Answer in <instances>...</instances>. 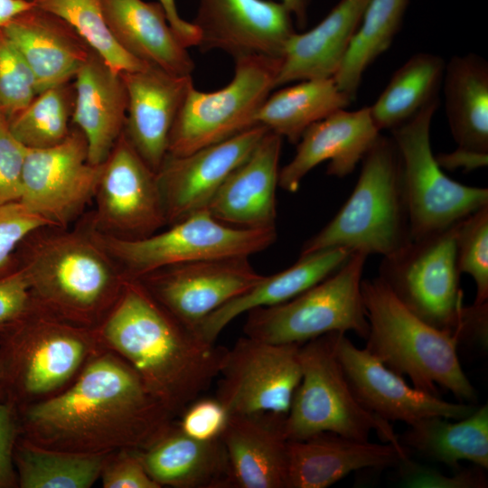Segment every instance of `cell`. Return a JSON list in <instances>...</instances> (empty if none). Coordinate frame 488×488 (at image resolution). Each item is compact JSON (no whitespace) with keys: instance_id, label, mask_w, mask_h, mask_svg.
<instances>
[{"instance_id":"f907efd6","label":"cell","mask_w":488,"mask_h":488,"mask_svg":"<svg viewBox=\"0 0 488 488\" xmlns=\"http://www.w3.org/2000/svg\"><path fill=\"white\" fill-rule=\"evenodd\" d=\"M33 5V2L29 0H0V29Z\"/></svg>"},{"instance_id":"74e56055","label":"cell","mask_w":488,"mask_h":488,"mask_svg":"<svg viewBox=\"0 0 488 488\" xmlns=\"http://www.w3.org/2000/svg\"><path fill=\"white\" fill-rule=\"evenodd\" d=\"M35 6L68 23L112 69L118 72L136 71L148 65L125 52L111 35L100 0H33Z\"/></svg>"},{"instance_id":"9a60e30c","label":"cell","mask_w":488,"mask_h":488,"mask_svg":"<svg viewBox=\"0 0 488 488\" xmlns=\"http://www.w3.org/2000/svg\"><path fill=\"white\" fill-rule=\"evenodd\" d=\"M101 169L89 163L86 138L73 126L56 145L27 148L19 202L51 228L66 229L93 200Z\"/></svg>"},{"instance_id":"8992f818","label":"cell","mask_w":488,"mask_h":488,"mask_svg":"<svg viewBox=\"0 0 488 488\" xmlns=\"http://www.w3.org/2000/svg\"><path fill=\"white\" fill-rule=\"evenodd\" d=\"M102 349L95 329L36 306L0 333L3 401L17 409L60 393Z\"/></svg>"},{"instance_id":"6da1fadb","label":"cell","mask_w":488,"mask_h":488,"mask_svg":"<svg viewBox=\"0 0 488 488\" xmlns=\"http://www.w3.org/2000/svg\"><path fill=\"white\" fill-rule=\"evenodd\" d=\"M16 410L21 437L81 454L144 448L174 418L136 371L105 348L65 389Z\"/></svg>"},{"instance_id":"9c48e42d","label":"cell","mask_w":488,"mask_h":488,"mask_svg":"<svg viewBox=\"0 0 488 488\" xmlns=\"http://www.w3.org/2000/svg\"><path fill=\"white\" fill-rule=\"evenodd\" d=\"M151 236L125 239L95 233L96 240L136 279L160 267L210 259L249 258L277 240L276 227L238 228L224 224L207 210L191 214Z\"/></svg>"},{"instance_id":"cb8c5ba5","label":"cell","mask_w":488,"mask_h":488,"mask_svg":"<svg viewBox=\"0 0 488 488\" xmlns=\"http://www.w3.org/2000/svg\"><path fill=\"white\" fill-rule=\"evenodd\" d=\"M1 30L31 70L38 93L71 81L92 51L63 19L35 5Z\"/></svg>"},{"instance_id":"d4e9b609","label":"cell","mask_w":488,"mask_h":488,"mask_svg":"<svg viewBox=\"0 0 488 488\" xmlns=\"http://www.w3.org/2000/svg\"><path fill=\"white\" fill-rule=\"evenodd\" d=\"M71 125L84 135L90 164L105 162L124 132L127 92L121 72L91 51L73 78Z\"/></svg>"},{"instance_id":"4fadbf2b","label":"cell","mask_w":488,"mask_h":488,"mask_svg":"<svg viewBox=\"0 0 488 488\" xmlns=\"http://www.w3.org/2000/svg\"><path fill=\"white\" fill-rule=\"evenodd\" d=\"M296 343L240 337L228 349L215 397L230 415H287L302 377Z\"/></svg>"},{"instance_id":"e0dca14e","label":"cell","mask_w":488,"mask_h":488,"mask_svg":"<svg viewBox=\"0 0 488 488\" xmlns=\"http://www.w3.org/2000/svg\"><path fill=\"white\" fill-rule=\"evenodd\" d=\"M334 350L344 376L359 403L374 416L408 426L429 417L460 419L476 407L451 402L408 385L365 348H357L343 333H334Z\"/></svg>"},{"instance_id":"836d02e7","label":"cell","mask_w":488,"mask_h":488,"mask_svg":"<svg viewBox=\"0 0 488 488\" xmlns=\"http://www.w3.org/2000/svg\"><path fill=\"white\" fill-rule=\"evenodd\" d=\"M445 68L442 57L428 52L416 53L399 67L369 107L379 131L397 127L437 99Z\"/></svg>"},{"instance_id":"484cf974","label":"cell","mask_w":488,"mask_h":488,"mask_svg":"<svg viewBox=\"0 0 488 488\" xmlns=\"http://www.w3.org/2000/svg\"><path fill=\"white\" fill-rule=\"evenodd\" d=\"M286 416L230 415L221 440L233 487L287 488Z\"/></svg>"},{"instance_id":"5bb4252c","label":"cell","mask_w":488,"mask_h":488,"mask_svg":"<svg viewBox=\"0 0 488 488\" xmlns=\"http://www.w3.org/2000/svg\"><path fill=\"white\" fill-rule=\"evenodd\" d=\"M89 230L117 239L153 235L167 225L157 174L124 132L102 164Z\"/></svg>"},{"instance_id":"277c9868","label":"cell","mask_w":488,"mask_h":488,"mask_svg":"<svg viewBox=\"0 0 488 488\" xmlns=\"http://www.w3.org/2000/svg\"><path fill=\"white\" fill-rule=\"evenodd\" d=\"M361 289L369 324L365 349L372 356L418 389L438 395L441 387L461 402L475 401V389L460 363L456 335L419 319L378 277L362 279Z\"/></svg>"},{"instance_id":"7bdbcfd3","label":"cell","mask_w":488,"mask_h":488,"mask_svg":"<svg viewBox=\"0 0 488 488\" xmlns=\"http://www.w3.org/2000/svg\"><path fill=\"white\" fill-rule=\"evenodd\" d=\"M26 153L27 147L14 136L8 122L0 117V205L20 200Z\"/></svg>"},{"instance_id":"8d00e7d4","label":"cell","mask_w":488,"mask_h":488,"mask_svg":"<svg viewBox=\"0 0 488 488\" xmlns=\"http://www.w3.org/2000/svg\"><path fill=\"white\" fill-rule=\"evenodd\" d=\"M73 108L74 87L69 81L39 92L9 121L8 127L25 147L48 148L70 135Z\"/></svg>"},{"instance_id":"f5cc1de1","label":"cell","mask_w":488,"mask_h":488,"mask_svg":"<svg viewBox=\"0 0 488 488\" xmlns=\"http://www.w3.org/2000/svg\"><path fill=\"white\" fill-rule=\"evenodd\" d=\"M0 401H3V398H2V393H1V389H0Z\"/></svg>"},{"instance_id":"8fae6325","label":"cell","mask_w":488,"mask_h":488,"mask_svg":"<svg viewBox=\"0 0 488 488\" xmlns=\"http://www.w3.org/2000/svg\"><path fill=\"white\" fill-rule=\"evenodd\" d=\"M456 224L382 258L378 277L416 316L460 343L466 305L455 254Z\"/></svg>"},{"instance_id":"52a82bcc","label":"cell","mask_w":488,"mask_h":488,"mask_svg":"<svg viewBox=\"0 0 488 488\" xmlns=\"http://www.w3.org/2000/svg\"><path fill=\"white\" fill-rule=\"evenodd\" d=\"M299 359L302 377L284 424L287 440L332 432L366 441L375 431L385 442L406 448L389 422L355 398L335 353L334 333L302 343Z\"/></svg>"},{"instance_id":"816d5d0a","label":"cell","mask_w":488,"mask_h":488,"mask_svg":"<svg viewBox=\"0 0 488 488\" xmlns=\"http://www.w3.org/2000/svg\"><path fill=\"white\" fill-rule=\"evenodd\" d=\"M281 3L291 13L297 25L300 28L305 27L307 22V13L311 0H281Z\"/></svg>"},{"instance_id":"7dc6e473","label":"cell","mask_w":488,"mask_h":488,"mask_svg":"<svg viewBox=\"0 0 488 488\" xmlns=\"http://www.w3.org/2000/svg\"><path fill=\"white\" fill-rule=\"evenodd\" d=\"M19 435L15 407L0 401V488L18 487L14 450Z\"/></svg>"},{"instance_id":"ac0fdd59","label":"cell","mask_w":488,"mask_h":488,"mask_svg":"<svg viewBox=\"0 0 488 488\" xmlns=\"http://www.w3.org/2000/svg\"><path fill=\"white\" fill-rule=\"evenodd\" d=\"M267 131L254 125L190 154L167 155L156 172L167 225L206 210L227 177L249 156Z\"/></svg>"},{"instance_id":"c3c4849f","label":"cell","mask_w":488,"mask_h":488,"mask_svg":"<svg viewBox=\"0 0 488 488\" xmlns=\"http://www.w3.org/2000/svg\"><path fill=\"white\" fill-rule=\"evenodd\" d=\"M436 161L442 169L449 171L462 170L471 172L488 164V153L459 147L449 153L435 155Z\"/></svg>"},{"instance_id":"f1b7e54d","label":"cell","mask_w":488,"mask_h":488,"mask_svg":"<svg viewBox=\"0 0 488 488\" xmlns=\"http://www.w3.org/2000/svg\"><path fill=\"white\" fill-rule=\"evenodd\" d=\"M369 0H340L307 32L287 40L275 87L311 79L333 78L359 27Z\"/></svg>"},{"instance_id":"e575fe53","label":"cell","mask_w":488,"mask_h":488,"mask_svg":"<svg viewBox=\"0 0 488 488\" xmlns=\"http://www.w3.org/2000/svg\"><path fill=\"white\" fill-rule=\"evenodd\" d=\"M108 454H81L36 446L18 436L14 463L21 488H90Z\"/></svg>"},{"instance_id":"ffe728a7","label":"cell","mask_w":488,"mask_h":488,"mask_svg":"<svg viewBox=\"0 0 488 488\" xmlns=\"http://www.w3.org/2000/svg\"><path fill=\"white\" fill-rule=\"evenodd\" d=\"M127 92V138L157 172L168 154L172 127L183 102L193 85L192 75L181 76L148 66L121 72Z\"/></svg>"},{"instance_id":"60d3db41","label":"cell","mask_w":488,"mask_h":488,"mask_svg":"<svg viewBox=\"0 0 488 488\" xmlns=\"http://www.w3.org/2000/svg\"><path fill=\"white\" fill-rule=\"evenodd\" d=\"M51 228L19 201L0 205V277L17 268V250L33 233Z\"/></svg>"},{"instance_id":"3957f363","label":"cell","mask_w":488,"mask_h":488,"mask_svg":"<svg viewBox=\"0 0 488 488\" xmlns=\"http://www.w3.org/2000/svg\"><path fill=\"white\" fill-rule=\"evenodd\" d=\"M56 230L29 236L18 248L17 267L23 270L40 310L96 329L128 278L89 230Z\"/></svg>"},{"instance_id":"1f68e13d","label":"cell","mask_w":488,"mask_h":488,"mask_svg":"<svg viewBox=\"0 0 488 488\" xmlns=\"http://www.w3.org/2000/svg\"><path fill=\"white\" fill-rule=\"evenodd\" d=\"M399 440L406 448L455 470L462 460L487 470L488 406L475 408L455 422L443 417L423 418L410 425Z\"/></svg>"},{"instance_id":"83f0119b","label":"cell","mask_w":488,"mask_h":488,"mask_svg":"<svg viewBox=\"0 0 488 488\" xmlns=\"http://www.w3.org/2000/svg\"><path fill=\"white\" fill-rule=\"evenodd\" d=\"M133 451L160 487H233L230 463L221 440L202 442L193 439L185 435L175 421L149 445Z\"/></svg>"},{"instance_id":"d6a6232c","label":"cell","mask_w":488,"mask_h":488,"mask_svg":"<svg viewBox=\"0 0 488 488\" xmlns=\"http://www.w3.org/2000/svg\"><path fill=\"white\" fill-rule=\"evenodd\" d=\"M352 101L333 78L301 80L269 95L255 116V124L297 144L310 126Z\"/></svg>"},{"instance_id":"7c38bea8","label":"cell","mask_w":488,"mask_h":488,"mask_svg":"<svg viewBox=\"0 0 488 488\" xmlns=\"http://www.w3.org/2000/svg\"><path fill=\"white\" fill-rule=\"evenodd\" d=\"M280 58H235L232 80L222 89H189L172 127L168 154L183 155L226 140L256 125L255 116L274 89Z\"/></svg>"},{"instance_id":"681fc988","label":"cell","mask_w":488,"mask_h":488,"mask_svg":"<svg viewBox=\"0 0 488 488\" xmlns=\"http://www.w3.org/2000/svg\"><path fill=\"white\" fill-rule=\"evenodd\" d=\"M163 6L168 22L181 42L186 48L198 46L199 32L197 27L190 22L184 21L178 14L175 0H158Z\"/></svg>"},{"instance_id":"7402d4cb","label":"cell","mask_w":488,"mask_h":488,"mask_svg":"<svg viewBox=\"0 0 488 488\" xmlns=\"http://www.w3.org/2000/svg\"><path fill=\"white\" fill-rule=\"evenodd\" d=\"M408 448L361 441L332 432L287 441V488H326L363 468L399 465Z\"/></svg>"},{"instance_id":"ba28073f","label":"cell","mask_w":488,"mask_h":488,"mask_svg":"<svg viewBox=\"0 0 488 488\" xmlns=\"http://www.w3.org/2000/svg\"><path fill=\"white\" fill-rule=\"evenodd\" d=\"M367 257L354 251L337 271L296 297L248 312L244 335L271 343L302 344L352 331L365 340L369 324L361 285Z\"/></svg>"},{"instance_id":"b9f144b4","label":"cell","mask_w":488,"mask_h":488,"mask_svg":"<svg viewBox=\"0 0 488 488\" xmlns=\"http://www.w3.org/2000/svg\"><path fill=\"white\" fill-rule=\"evenodd\" d=\"M179 428L190 437L210 442L221 439L230 413L214 396H202L191 402L180 414Z\"/></svg>"},{"instance_id":"f546056e","label":"cell","mask_w":488,"mask_h":488,"mask_svg":"<svg viewBox=\"0 0 488 488\" xmlns=\"http://www.w3.org/2000/svg\"><path fill=\"white\" fill-rule=\"evenodd\" d=\"M353 251L333 248L299 256L289 267L264 276L252 287L207 315L196 327L205 340L215 343L222 330L242 314L285 303L337 271Z\"/></svg>"},{"instance_id":"603a6c76","label":"cell","mask_w":488,"mask_h":488,"mask_svg":"<svg viewBox=\"0 0 488 488\" xmlns=\"http://www.w3.org/2000/svg\"><path fill=\"white\" fill-rule=\"evenodd\" d=\"M283 138L269 130L224 181L207 207L219 221L238 228L276 227Z\"/></svg>"},{"instance_id":"f35d334b","label":"cell","mask_w":488,"mask_h":488,"mask_svg":"<svg viewBox=\"0 0 488 488\" xmlns=\"http://www.w3.org/2000/svg\"><path fill=\"white\" fill-rule=\"evenodd\" d=\"M455 241L458 268L475 284L474 304L488 303V204L456 224Z\"/></svg>"},{"instance_id":"ab89813d","label":"cell","mask_w":488,"mask_h":488,"mask_svg":"<svg viewBox=\"0 0 488 488\" xmlns=\"http://www.w3.org/2000/svg\"><path fill=\"white\" fill-rule=\"evenodd\" d=\"M37 94L31 70L0 29V117L9 123Z\"/></svg>"},{"instance_id":"bcb514c9","label":"cell","mask_w":488,"mask_h":488,"mask_svg":"<svg viewBox=\"0 0 488 488\" xmlns=\"http://www.w3.org/2000/svg\"><path fill=\"white\" fill-rule=\"evenodd\" d=\"M35 307L22 268L0 277V333Z\"/></svg>"},{"instance_id":"f6af8a7d","label":"cell","mask_w":488,"mask_h":488,"mask_svg":"<svg viewBox=\"0 0 488 488\" xmlns=\"http://www.w3.org/2000/svg\"><path fill=\"white\" fill-rule=\"evenodd\" d=\"M99 479L103 488H161L147 474L133 450L110 453Z\"/></svg>"},{"instance_id":"30bf717a","label":"cell","mask_w":488,"mask_h":488,"mask_svg":"<svg viewBox=\"0 0 488 488\" xmlns=\"http://www.w3.org/2000/svg\"><path fill=\"white\" fill-rule=\"evenodd\" d=\"M439 99L391 129L400 159L412 239L455 225L488 204V189L462 184L438 165L430 145V125Z\"/></svg>"},{"instance_id":"44dd1931","label":"cell","mask_w":488,"mask_h":488,"mask_svg":"<svg viewBox=\"0 0 488 488\" xmlns=\"http://www.w3.org/2000/svg\"><path fill=\"white\" fill-rule=\"evenodd\" d=\"M380 134L369 107L335 111L305 131L294 157L279 171L278 186L296 192L304 177L324 161L329 162L328 175L345 177L352 173Z\"/></svg>"},{"instance_id":"db71d44e","label":"cell","mask_w":488,"mask_h":488,"mask_svg":"<svg viewBox=\"0 0 488 488\" xmlns=\"http://www.w3.org/2000/svg\"><path fill=\"white\" fill-rule=\"evenodd\" d=\"M29 1H33V0H29Z\"/></svg>"},{"instance_id":"2e32d148","label":"cell","mask_w":488,"mask_h":488,"mask_svg":"<svg viewBox=\"0 0 488 488\" xmlns=\"http://www.w3.org/2000/svg\"><path fill=\"white\" fill-rule=\"evenodd\" d=\"M263 277L249 258L236 257L167 266L136 279L167 311L196 330L207 315Z\"/></svg>"},{"instance_id":"4316f807","label":"cell","mask_w":488,"mask_h":488,"mask_svg":"<svg viewBox=\"0 0 488 488\" xmlns=\"http://www.w3.org/2000/svg\"><path fill=\"white\" fill-rule=\"evenodd\" d=\"M100 4L111 35L125 52L148 66L192 75L194 62L159 2L100 0Z\"/></svg>"},{"instance_id":"5b68a950","label":"cell","mask_w":488,"mask_h":488,"mask_svg":"<svg viewBox=\"0 0 488 488\" xmlns=\"http://www.w3.org/2000/svg\"><path fill=\"white\" fill-rule=\"evenodd\" d=\"M361 163L350 197L334 217L303 244L299 256L346 248L384 258L412 240L400 159L391 136L380 134Z\"/></svg>"},{"instance_id":"d590c367","label":"cell","mask_w":488,"mask_h":488,"mask_svg":"<svg viewBox=\"0 0 488 488\" xmlns=\"http://www.w3.org/2000/svg\"><path fill=\"white\" fill-rule=\"evenodd\" d=\"M408 5V0H369L345 57L333 77L352 100L367 68L391 45Z\"/></svg>"},{"instance_id":"ee69618b","label":"cell","mask_w":488,"mask_h":488,"mask_svg":"<svg viewBox=\"0 0 488 488\" xmlns=\"http://www.w3.org/2000/svg\"><path fill=\"white\" fill-rule=\"evenodd\" d=\"M401 481L407 487L427 488H484L487 480L482 470H456L454 475H446L428 467L421 466L409 460H402Z\"/></svg>"},{"instance_id":"d6986e66","label":"cell","mask_w":488,"mask_h":488,"mask_svg":"<svg viewBox=\"0 0 488 488\" xmlns=\"http://www.w3.org/2000/svg\"><path fill=\"white\" fill-rule=\"evenodd\" d=\"M192 23L202 52L221 50L234 59L247 55L281 58L296 33L293 16L270 0H198Z\"/></svg>"},{"instance_id":"4dcf8cb0","label":"cell","mask_w":488,"mask_h":488,"mask_svg":"<svg viewBox=\"0 0 488 488\" xmlns=\"http://www.w3.org/2000/svg\"><path fill=\"white\" fill-rule=\"evenodd\" d=\"M446 113L457 146L488 153V63L468 53L453 56L443 78Z\"/></svg>"},{"instance_id":"7a4b0ae2","label":"cell","mask_w":488,"mask_h":488,"mask_svg":"<svg viewBox=\"0 0 488 488\" xmlns=\"http://www.w3.org/2000/svg\"><path fill=\"white\" fill-rule=\"evenodd\" d=\"M95 332L174 418L210 388L228 351L177 319L132 278Z\"/></svg>"}]
</instances>
